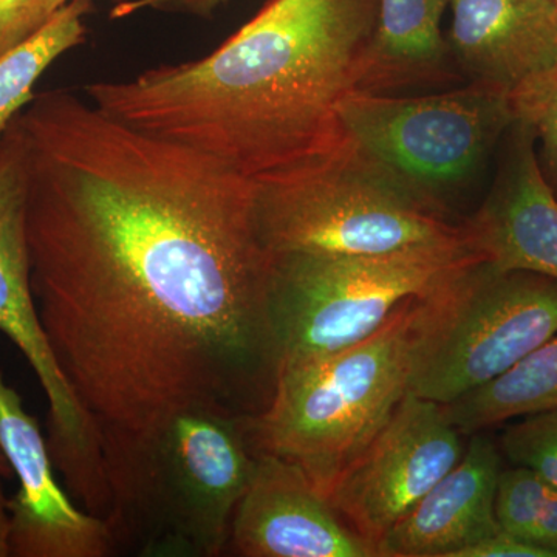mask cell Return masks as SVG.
<instances>
[{
    "label": "cell",
    "instance_id": "obj_1",
    "mask_svg": "<svg viewBox=\"0 0 557 557\" xmlns=\"http://www.w3.org/2000/svg\"><path fill=\"white\" fill-rule=\"evenodd\" d=\"M16 123L36 309L102 457L190 406L259 416L278 357L255 182L70 90Z\"/></svg>",
    "mask_w": 557,
    "mask_h": 557
},
{
    "label": "cell",
    "instance_id": "obj_2",
    "mask_svg": "<svg viewBox=\"0 0 557 557\" xmlns=\"http://www.w3.org/2000/svg\"><path fill=\"white\" fill-rule=\"evenodd\" d=\"M380 0H269L218 50L86 87L97 108L258 183L347 143Z\"/></svg>",
    "mask_w": 557,
    "mask_h": 557
},
{
    "label": "cell",
    "instance_id": "obj_3",
    "mask_svg": "<svg viewBox=\"0 0 557 557\" xmlns=\"http://www.w3.org/2000/svg\"><path fill=\"white\" fill-rule=\"evenodd\" d=\"M251 418L190 406L104 457L115 552L219 557L259 453Z\"/></svg>",
    "mask_w": 557,
    "mask_h": 557
},
{
    "label": "cell",
    "instance_id": "obj_4",
    "mask_svg": "<svg viewBox=\"0 0 557 557\" xmlns=\"http://www.w3.org/2000/svg\"><path fill=\"white\" fill-rule=\"evenodd\" d=\"M413 302L355 346L282 364L269 406L251 418L258 453L298 465L329 496L408 394Z\"/></svg>",
    "mask_w": 557,
    "mask_h": 557
},
{
    "label": "cell",
    "instance_id": "obj_5",
    "mask_svg": "<svg viewBox=\"0 0 557 557\" xmlns=\"http://www.w3.org/2000/svg\"><path fill=\"white\" fill-rule=\"evenodd\" d=\"M256 223L270 255L383 256L467 244L463 225L350 141L255 183Z\"/></svg>",
    "mask_w": 557,
    "mask_h": 557
},
{
    "label": "cell",
    "instance_id": "obj_6",
    "mask_svg": "<svg viewBox=\"0 0 557 557\" xmlns=\"http://www.w3.org/2000/svg\"><path fill=\"white\" fill-rule=\"evenodd\" d=\"M555 335V278L469 260L413 302L408 392L449 405Z\"/></svg>",
    "mask_w": 557,
    "mask_h": 557
},
{
    "label": "cell",
    "instance_id": "obj_7",
    "mask_svg": "<svg viewBox=\"0 0 557 557\" xmlns=\"http://www.w3.org/2000/svg\"><path fill=\"white\" fill-rule=\"evenodd\" d=\"M474 259L468 244L383 256L271 255L269 311L278 368L361 343L406 300Z\"/></svg>",
    "mask_w": 557,
    "mask_h": 557
},
{
    "label": "cell",
    "instance_id": "obj_8",
    "mask_svg": "<svg viewBox=\"0 0 557 557\" xmlns=\"http://www.w3.org/2000/svg\"><path fill=\"white\" fill-rule=\"evenodd\" d=\"M338 115L359 152L442 209L515 123L509 95L478 83L416 98L354 90Z\"/></svg>",
    "mask_w": 557,
    "mask_h": 557
},
{
    "label": "cell",
    "instance_id": "obj_9",
    "mask_svg": "<svg viewBox=\"0 0 557 557\" xmlns=\"http://www.w3.org/2000/svg\"><path fill=\"white\" fill-rule=\"evenodd\" d=\"M27 185L24 143L13 120L0 149V332L20 348L46 394L54 468L86 511L106 518L110 491L100 434L62 375L33 296Z\"/></svg>",
    "mask_w": 557,
    "mask_h": 557
},
{
    "label": "cell",
    "instance_id": "obj_10",
    "mask_svg": "<svg viewBox=\"0 0 557 557\" xmlns=\"http://www.w3.org/2000/svg\"><path fill=\"white\" fill-rule=\"evenodd\" d=\"M463 454L461 432L443 406L408 392L379 435L330 487V502L376 548Z\"/></svg>",
    "mask_w": 557,
    "mask_h": 557
},
{
    "label": "cell",
    "instance_id": "obj_11",
    "mask_svg": "<svg viewBox=\"0 0 557 557\" xmlns=\"http://www.w3.org/2000/svg\"><path fill=\"white\" fill-rule=\"evenodd\" d=\"M0 446L20 490L9 498L11 557H106L115 552L108 520L81 511L54 475L47 438L0 372Z\"/></svg>",
    "mask_w": 557,
    "mask_h": 557
},
{
    "label": "cell",
    "instance_id": "obj_12",
    "mask_svg": "<svg viewBox=\"0 0 557 557\" xmlns=\"http://www.w3.org/2000/svg\"><path fill=\"white\" fill-rule=\"evenodd\" d=\"M228 548L245 557H375L298 465L259 454L234 512Z\"/></svg>",
    "mask_w": 557,
    "mask_h": 557
},
{
    "label": "cell",
    "instance_id": "obj_13",
    "mask_svg": "<svg viewBox=\"0 0 557 557\" xmlns=\"http://www.w3.org/2000/svg\"><path fill=\"white\" fill-rule=\"evenodd\" d=\"M504 166L485 203L463 225L468 247L498 270L557 281V199L527 124L509 127Z\"/></svg>",
    "mask_w": 557,
    "mask_h": 557
},
{
    "label": "cell",
    "instance_id": "obj_14",
    "mask_svg": "<svg viewBox=\"0 0 557 557\" xmlns=\"http://www.w3.org/2000/svg\"><path fill=\"white\" fill-rule=\"evenodd\" d=\"M448 44L471 78L511 95L557 65L553 0H449Z\"/></svg>",
    "mask_w": 557,
    "mask_h": 557
},
{
    "label": "cell",
    "instance_id": "obj_15",
    "mask_svg": "<svg viewBox=\"0 0 557 557\" xmlns=\"http://www.w3.org/2000/svg\"><path fill=\"white\" fill-rule=\"evenodd\" d=\"M502 457L472 434L463 457L376 545L381 557H458L502 528L496 494Z\"/></svg>",
    "mask_w": 557,
    "mask_h": 557
},
{
    "label": "cell",
    "instance_id": "obj_16",
    "mask_svg": "<svg viewBox=\"0 0 557 557\" xmlns=\"http://www.w3.org/2000/svg\"><path fill=\"white\" fill-rule=\"evenodd\" d=\"M448 9L449 0H380L358 90L381 94L445 75L450 49L442 21Z\"/></svg>",
    "mask_w": 557,
    "mask_h": 557
},
{
    "label": "cell",
    "instance_id": "obj_17",
    "mask_svg": "<svg viewBox=\"0 0 557 557\" xmlns=\"http://www.w3.org/2000/svg\"><path fill=\"white\" fill-rule=\"evenodd\" d=\"M443 410L461 435L478 434L511 418L557 410V335Z\"/></svg>",
    "mask_w": 557,
    "mask_h": 557
},
{
    "label": "cell",
    "instance_id": "obj_18",
    "mask_svg": "<svg viewBox=\"0 0 557 557\" xmlns=\"http://www.w3.org/2000/svg\"><path fill=\"white\" fill-rule=\"evenodd\" d=\"M91 0H69L30 38L0 57V149L11 123L35 98L40 76L86 40Z\"/></svg>",
    "mask_w": 557,
    "mask_h": 557
},
{
    "label": "cell",
    "instance_id": "obj_19",
    "mask_svg": "<svg viewBox=\"0 0 557 557\" xmlns=\"http://www.w3.org/2000/svg\"><path fill=\"white\" fill-rule=\"evenodd\" d=\"M496 518L505 533L557 557V487L531 469H502Z\"/></svg>",
    "mask_w": 557,
    "mask_h": 557
},
{
    "label": "cell",
    "instance_id": "obj_20",
    "mask_svg": "<svg viewBox=\"0 0 557 557\" xmlns=\"http://www.w3.org/2000/svg\"><path fill=\"white\" fill-rule=\"evenodd\" d=\"M509 101L515 121L527 124L541 143L542 157L557 182V65L528 79Z\"/></svg>",
    "mask_w": 557,
    "mask_h": 557
},
{
    "label": "cell",
    "instance_id": "obj_21",
    "mask_svg": "<svg viewBox=\"0 0 557 557\" xmlns=\"http://www.w3.org/2000/svg\"><path fill=\"white\" fill-rule=\"evenodd\" d=\"M505 456L557 487V410L534 413L508 428L502 437Z\"/></svg>",
    "mask_w": 557,
    "mask_h": 557
},
{
    "label": "cell",
    "instance_id": "obj_22",
    "mask_svg": "<svg viewBox=\"0 0 557 557\" xmlns=\"http://www.w3.org/2000/svg\"><path fill=\"white\" fill-rule=\"evenodd\" d=\"M50 20L47 0H0V57Z\"/></svg>",
    "mask_w": 557,
    "mask_h": 557
},
{
    "label": "cell",
    "instance_id": "obj_23",
    "mask_svg": "<svg viewBox=\"0 0 557 557\" xmlns=\"http://www.w3.org/2000/svg\"><path fill=\"white\" fill-rule=\"evenodd\" d=\"M458 557H548L541 548L533 547L520 539L497 531L493 536L483 539L458 555Z\"/></svg>",
    "mask_w": 557,
    "mask_h": 557
},
{
    "label": "cell",
    "instance_id": "obj_24",
    "mask_svg": "<svg viewBox=\"0 0 557 557\" xmlns=\"http://www.w3.org/2000/svg\"><path fill=\"white\" fill-rule=\"evenodd\" d=\"M225 0H126L112 10L113 20L131 16L141 10L178 11L197 16H209Z\"/></svg>",
    "mask_w": 557,
    "mask_h": 557
},
{
    "label": "cell",
    "instance_id": "obj_25",
    "mask_svg": "<svg viewBox=\"0 0 557 557\" xmlns=\"http://www.w3.org/2000/svg\"><path fill=\"white\" fill-rule=\"evenodd\" d=\"M3 480L0 478V557H11V516Z\"/></svg>",
    "mask_w": 557,
    "mask_h": 557
},
{
    "label": "cell",
    "instance_id": "obj_26",
    "mask_svg": "<svg viewBox=\"0 0 557 557\" xmlns=\"http://www.w3.org/2000/svg\"><path fill=\"white\" fill-rule=\"evenodd\" d=\"M0 478L5 480L14 478L13 469L10 467L9 458L3 454L2 446H0Z\"/></svg>",
    "mask_w": 557,
    "mask_h": 557
},
{
    "label": "cell",
    "instance_id": "obj_27",
    "mask_svg": "<svg viewBox=\"0 0 557 557\" xmlns=\"http://www.w3.org/2000/svg\"><path fill=\"white\" fill-rule=\"evenodd\" d=\"M69 0H47V11H49V14L54 13V11L60 10L62 5H65Z\"/></svg>",
    "mask_w": 557,
    "mask_h": 557
},
{
    "label": "cell",
    "instance_id": "obj_28",
    "mask_svg": "<svg viewBox=\"0 0 557 557\" xmlns=\"http://www.w3.org/2000/svg\"><path fill=\"white\" fill-rule=\"evenodd\" d=\"M553 3H555V7L557 9V0H553Z\"/></svg>",
    "mask_w": 557,
    "mask_h": 557
}]
</instances>
